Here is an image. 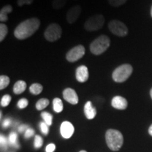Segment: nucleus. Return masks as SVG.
<instances>
[{"mask_svg":"<svg viewBox=\"0 0 152 152\" xmlns=\"http://www.w3.org/2000/svg\"><path fill=\"white\" fill-rule=\"evenodd\" d=\"M79 152H87V151H85V150H82V151H79Z\"/></svg>","mask_w":152,"mask_h":152,"instance_id":"obj_39","label":"nucleus"},{"mask_svg":"<svg viewBox=\"0 0 152 152\" xmlns=\"http://www.w3.org/2000/svg\"><path fill=\"white\" fill-rule=\"evenodd\" d=\"M61 35L62 28L61 26L56 23H52L49 24L44 33L45 39L50 42H54L58 40L61 37Z\"/></svg>","mask_w":152,"mask_h":152,"instance_id":"obj_6","label":"nucleus"},{"mask_svg":"<svg viewBox=\"0 0 152 152\" xmlns=\"http://www.w3.org/2000/svg\"><path fill=\"white\" fill-rule=\"evenodd\" d=\"M40 26V20L37 18H30L20 23L15 28L14 34L18 39H28L31 37Z\"/></svg>","mask_w":152,"mask_h":152,"instance_id":"obj_1","label":"nucleus"},{"mask_svg":"<svg viewBox=\"0 0 152 152\" xmlns=\"http://www.w3.org/2000/svg\"><path fill=\"white\" fill-rule=\"evenodd\" d=\"M111 106L114 109L125 110L128 107V101L121 96H115L112 99Z\"/></svg>","mask_w":152,"mask_h":152,"instance_id":"obj_13","label":"nucleus"},{"mask_svg":"<svg viewBox=\"0 0 152 152\" xmlns=\"http://www.w3.org/2000/svg\"><path fill=\"white\" fill-rule=\"evenodd\" d=\"M34 0H17V4L18 7H22L23 5H30L33 2Z\"/></svg>","mask_w":152,"mask_h":152,"instance_id":"obj_31","label":"nucleus"},{"mask_svg":"<svg viewBox=\"0 0 152 152\" xmlns=\"http://www.w3.org/2000/svg\"><path fill=\"white\" fill-rule=\"evenodd\" d=\"M11 101V96L9 94H5L1 98V102H0V104L3 107H7V106H9V104H10Z\"/></svg>","mask_w":152,"mask_h":152,"instance_id":"obj_25","label":"nucleus"},{"mask_svg":"<svg viewBox=\"0 0 152 152\" xmlns=\"http://www.w3.org/2000/svg\"><path fill=\"white\" fill-rule=\"evenodd\" d=\"M7 34H8V28L7 25L1 23L0 24V42H2L5 39Z\"/></svg>","mask_w":152,"mask_h":152,"instance_id":"obj_24","label":"nucleus"},{"mask_svg":"<svg viewBox=\"0 0 152 152\" xmlns=\"http://www.w3.org/2000/svg\"><path fill=\"white\" fill-rule=\"evenodd\" d=\"M53 109L56 113H61L64 110V104L61 99L55 98L53 99Z\"/></svg>","mask_w":152,"mask_h":152,"instance_id":"obj_17","label":"nucleus"},{"mask_svg":"<svg viewBox=\"0 0 152 152\" xmlns=\"http://www.w3.org/2000/svg\"><path fill=\"white\" fill-rule=\"evenodd\" d=\"M108 28L111 33L118 37H125L128 34L126 25L118 20H112L108 24Z\"/></svg>","mask_w":152,"mask_h":152,"instance_id":"obj_7","label":"nucleus"},{"mask_svg":"<svg viewBox=\"0 0 152 152\" xmlns=\"http://www.w3.org/2000/svg\"><path fill=\"white\" fill-rule=\"evenodd\" d=\"M27 87V84L23 80H18L15 83L13 87V92L16 94H20L25 92Z\"/></svg>","mask_w":152,"mask_h":152,"instance_id":"obj_15","label":"nucleus"},{"mask_svg":"<svg viewBox=\"0 0 152 152\" xmlns=\"http://www.w3.org/2000/svg\"><path fill=\"white\" fill-rule=\"evenodd\" d=\"M75 128L73 124L69 121H64L60 127V133L62 137L69 139L73 136Z\"/></svg>","mask_w":152,"mask_h":152,"instance_id":"obj_10","label":"nucleus"},{"mask_svg":"<svg viewBox=\"0 0 152 152\" xmlns=\"http://www.w3.org/2000/svg\"><path fill=\"white\" fill-rule=\"evenodd\" d=\"M0 142H1V147L4 148V149L7 147V146H8L9 144V140H7L4 136L2 135V134L0 136Z\"/></svg>","mask_w":152,"mask_h":152,"instance_id":"obj_30","label":"nucleus"},{"mask_svg":"<svg viewBox=\"0 0 152 152\" xmlns=\"http://www.w3.org/2000/svg\"><path fill=\"white\" fill-rule=\"evenodd\" d=\"M105 18L102 14H96L91 16L84 23V28L87 31L94 32L103 28Z\"/></svg>","mask_w":152,"mask_h":152,"instance_id":"obj_5","label":"nucleus"},{"mask_svg":"<svg viewBox=\"0 0 152 152\" xmlns=\"http://www.w3.org/2000/svg\"><path fill=\"white\" fill-rule=\"evenodd\" d=\"M17 138H18V136H17V134L16 132H11V134H9V144L12 145L13 147H15L16 148L18 147V144L17 142Z\"/></svg>","mask_w":152,"mask_h":152,"instance_id":"obj_22","label":"nucleus"},{"mask_svg":"<svg viewBox=\"0 0 152 152\" xmlns=\"http://www.w3.org/2000/svg\"><path fill=\"white\" fill-rule=\"evenodd\" d=\"M30 92L34 95H38L42 92L43 86L39 83H33L29 88Z\"/></svg>","mask_w":152,"mask_h":152,"instance_id":"obj_18","label":"nucleus"},{"mask_svg":"<svg viewBox=\"0 0 152 152\" xmlns=\"http://www.w3.org/2000/svg\"><path fill=\"white\" fill-rule=\"evenodd\" d=\"M84 113L87 119H94L96 115V110L90 101L86 102L84 106Z\"/></svg>","mask_w":152,"mask_h":152,"instance_id":"obj_14","label":"nucleus"},{"mask_svg":"<svg viewBox=\"0 0 152 152\" xmlns=\"http://www.w3.org/2000/svg\"><path fill=\"white\" fill-rule=\"evenodd\" d=\"M75 77L79 83H83L87 82L89 79L88 68L85 65L78 66L75 71Z\"/></svg>","mask_w":152,"mask_h":152,"instance_id":"obj_12","label":"nucleus"},{"mask_svg":"<svg viewBox=\"0 0 152 152\" xmlns=\"http://www.w3.org/2000/svg\"><path fill=\"white\" fill-rule=\"evenodd\" d=\"M63 97L65 99L66 102L68 103L73 104V105H76L79 102L78 96H77V93L73 89L66 88L63 92Z\"/></svg>","mask_w":152,"mask_h":152,"instance_id":"obj_11","label":"nucleus"},{"mask_svg":"<svg viewBox=\"0 0 152 152\" xmlns=\"http://www.w3.org/2000/svg\"><path fill=\"white\" fill-rule=\"evenodd\" d=\"M150 96H151V99H152V88H151V91H150Z\"/></svg>","mask_w":152,"mask_h":152,"instance_id":"obj_37","label":"nucleus"},{"mask_svg":"<svg viewBox=\"0 0 152 152\" xmlns=\"http://www.w3.org/2000/svg\"><path fill=\"white\" fill-rule=\"evenodd\" d=\"M43 144V140L39 135H35L34 140V147L35 149H39Z\"/></svg>","mask_w":152,"mask_h":152,"instance_id":"obj_27","label":"nucleus"},{"mask_svg":"<svg viewBox=\"0 0 152 152\" xmlns=\"http://www.w3.org/2000/svg\"><path fill=\"white\" fill-rule=\"evenodd\" d=\"M132 71L133 68L130 64H123L114 70L112 73V78L115 83H124L132 75Z\"/></svg>","mask_w":152,"mask_h":152,"instance_id":"obj_4","label":"nucleus"},{"mask_svg":"<svg viewBox=\"0 0 152 152\" xmlns=\"http://www.w3.org/2000/svg\"><path fill=\"white\" fill-rule=\"evenodd\" d=\"M66 1L67 0H52V7L54 9L58 10L66 5Z\"/></svg>","mask_w":152,"mask_h":152,"instance_id":"obj_23","label":"nucleus"},{"mask_svg":"<svg viewBox=\"0 0 152 152\" xmlns=\"http://www.w3.org/2000/svg\"><path fill=\"white\" fill-rule=\"evenodd\" d=\"M39 128H40L41 132L45 135H47L49 133V125L46 123L41 122L39 123Z\"/></svg>","mask_w":152,"mask_h":152,"instance_id":"obj_29","label":"nucleus"},{"mask_svg":"<svg viewBox=\"0 0 152 152\" xmlns=\"http://www.w3.org/2000/svg\"><path fill=\"white\" fill-rule=\"evenodd\" d=\"M11 120L9 118H6L5 120H4L3 123H2V126L4 127V128H8V127L9 126V125H11Z\"/></svg>","mask_w":152,"mask_h":152,"instance_id":"obj_34","label":"nucleus"},{"mask_svg":"<svg viewBox=\"0 0 152 152\" xmlns=\"http://www.w3.org/2000/svg\"><path fill=\"white\" fill-rule=\"evenodd\" d=\"M127 0H108V2L113 7H118L126 3Z\"/></svg>","mask_w":152,"mask_h":152,"instance_id":"obj_26","label":"nucleus"},{"mask_svg":"<svg viewBox=\"0 0 152 152\" xmlns=\"http://www.w3.org/2000/svg\"><path fill=\"white\" fill-rule=\"evenodd\" d=\"M151 16L152 18V7H151Z\"/></svg>","mask_w":152,"mask_h":152,"instance_id":"obj_38","label":"nucleus"},{"mask_svg":"<svg viewBox=\"0 0 152 152\" xmlns=\"http://www.w3.org/2000/svg\"><path fill=\"white\" fill-rule=\"evenodd\" d=\"M106 142L108 147L113 151H117L122 147L123 136L120 131L109 129L106 132Z\"/></svg>","mask_w":152,"mask_h":152,"instance_id":"obj_2","label":"nucleus"},{"mask_svg":"<svg viewBox=\"0 0 152 152\" xmlns=\"http://www.w3.org/2000/svg\"><path fill=\"white\" fill-rule=\"evenodd\" d=\"M28 105V100L26 98H22L20 100H18V103H17V106L20 109H23L26 108Z\"/></svg>","mask_w":152,"mask_h":152,"instance_id":"obj_28","label":"nucleus"},{"mask_svg":"<svg viewBox=\"0 0 152 152\" xmlns=\"http://www.w3.org/2000/svg\"><path fill=\"white\" fill-rule=\"evenodd\" d=\"M82 12V8L80 5H75L68 9L66 13V20L68 23H74L78 19Z\"/></svg>","mask_w":152,"mask_h":152,"instance_id":"obj_9","label":"nucleus"},{"mask_svg":"<svg viewBox=\"0 0 152 152\" xmlns=\"http://www.w3.org/2000/svg\"><path fill=\"white\" fill-rule=\"evenodd\" d=\"M55 149H56V146H55V144L53 143H51L47 146L46 149H45V151H46V152H54L55 151Z\"/></svg>","mask_w":152,"mask_h":152,"instance_id":"obj_33","label":"nucleus"},{"mask_svg":"<svg viewBox=\"0 0 152 152\" xmlns=\"http://www.w3.org/2000/svg\"><path fill=\"white\" fill-rule=\"evenodd\" d=\"M85 54V48L83 45H77L73 47L66 53V58L68 62L73 63L83 58Z\"/></svg>","mask_w":152,"mask_h":152,"instance_id":"obj_8","label":"nucleus"},{"mask_svg":"<svg viewBox=\"0 0 152 152\" xmlns=\"http://www.w3.org/2000/svg\"><path fill=\"white\" fill-rule=\"evenodd\" d=\"M10 83V78L7 75L0 76V90H2L7 87Z\"/></svg>","mask_w":152,"mask_h":152,"instance_id":"obj_20","label":"nucleus"},{"mask_svg":"<svg viewBox=\"0 0 152 152\" xmlns=\"http://www.w3.org/2000/svg\"><path fill=\"white\" fill-rule=\"evenodd\" d=\"M49 104V100L48 99L42 98L39 99L35 104V107L38 111H42V110L45 109Z\"/></svg>","mask_w":152,"mask_h":152,"instance_id":"obj_19","label":"nucleus"},{"mask_svg":"<svg viewBox=\"0 0 152 152\" xmlns=\"http://www.w3.org/2000/svg\"><path fill=\"white\" fill-rule=\"evenodd\" d=\"M110 45H111L110 38L107 35H102L96 38L90 44V52L92 54L99 56L105 52L109 49Z\"/></svg>","mask_w":152,"mask_h":152,"instance_id":"obj_3","label":"nucleus"},{"mask_svg":"<svg viewBox=\"0 0 152 152\" xmlns=\"http://www.w3.org/2000/svg\"><path fill=\"white\" fill-rule=\"evenodd\" d=\"M149 133L150 135L152 136V125L149 127Z\"/></svg>","mask_w":152,"mask_h":152,"instance_id":"obj_36","label":"nucleus"},{"mask_svg":"<svg viewBox=\"0 0 152 152\" xmlns=\"http://www.w3.org/2000/svg\"><path fill=\"white\" fill-rule=\"evenodd\" d=\"M35 134V131H34L33 129L32 128H28L27 130L25 132V134H24V137L25 138H30L32 136H33V134Z\"/></svg>","mask_w":152,"mask_h":152,"instance_id":"obj_32","label":"nucleus"},{"mask_svg":"<svg viewBox=\"0 0 152 152\" xmlns=\"http://www.w3.org/2000/svg\"><path fill=\"white\" fill-rule=\"evenodd\" d=\"M28 129V126L27 125H21L18 127V132H26Z\"/></svg>","mask_w":152,"mask_h":152,"instance_id":"obj_35","label":"nucleus"},{"mask_svg":"<svg viewBox=\"0 0 152 152\" xmlns=\"http://www.w3.org/2000/svg\"><path fill=\"white\" fill-rule=\"evenodd\" d=\"M13 7L10 4L6 5L2 7L0 11V20L1 22H6L8 20V14L12 12Z\"/></svg>","mask_w":152,"mask_h":152,"instance_id":"obj_16","label":"nucleus"},{"mask_svg":"<svg viewBox=\"0 0 152 152\" xmlns=\"http://www.w3.org/2000/svg\"><path fill=\"white\" fill-rule=\"evenodd\" d=\"M41 117L44 120V122L46 123L49 126L52 125L53 120V116L52 114L47 111H43L41 113Z\"/></svg>","mask_w":152,"mask_h":152,"instance_id":"obj_21","label":"nucleus"}]
</instances>
